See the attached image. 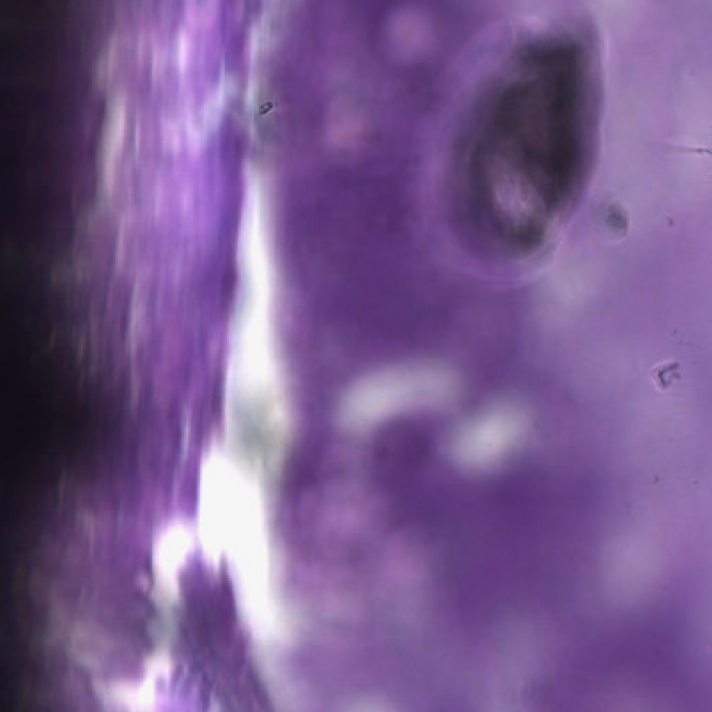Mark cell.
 Masks as SVG:
<instances>
[{"mask_svg": "<svg viewBox=\"0 0 712 712\" xmlns=\"http://www.w3.org/2000/svg\"><path fill=\"white\" fill-rule=\"evenodd\" d=\"M461 389L458 373L446 364L421 360L380 367L356 379L339 404L341 419L369 425L446 405Z\"/></svg>", "mask_w": 712, "mask_h": 712, "instance_id": "1", "label": "cell"}, {"mask_svg": "<svg viewBox=\"0 0 712 712\" xmlns=\"http://www.w3.org/2000/svg\"><path fill=\"white\" fill-rule=\"evenodd\" d=\"M529 425L526 407L513 398L498 400L467 421L453 439L455 461L481 471L503 460L524 437Z\"/></svg>", "mask_w": 712, "mask_h": 712, "instance_id": "2", "label": "cell"}, {"mask_svg": "<svg viewBox=\"0 0 712 712\" xmlns=\"http://www.w3.org/2000/svg\"><path fill=\"white\" fill-rule=\"evenodd\" d=\"M125 113L124 97L120 93L115 94L108 103L103 129V145L108 156L114 154L120 145L124 130Z\"/></svg>", "mask_w": 712, "mask_h": 712, "instance_id": "3", "label": "cell"}]
</instances>
